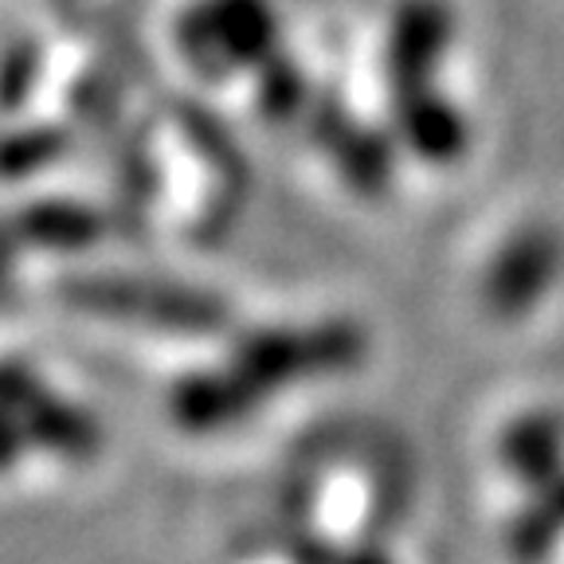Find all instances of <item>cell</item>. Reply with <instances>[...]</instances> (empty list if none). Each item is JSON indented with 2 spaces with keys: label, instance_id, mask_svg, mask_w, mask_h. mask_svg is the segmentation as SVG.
<instances>
[{
  "label": "cell",
  "instance_id": "12",
  "mask_svg": "<svg viewBox=\"0 0 564 564\" xmlns=\"http://www.w3.org/2000/svg\"><path fill=\"white\" fill-rule=\"evenodd\" d=\"M63 145H67V138L59 130H47V126L12 133V138L0 141V173H35V169H44L47 161L59 158Z\"/></svg>",
  "mask_w": 564,
  "mask_h": 564
},
{
  "label": "cell",
  "instance_id": "2",
  "mask_svg": "<svg viewBox=\"0 0 564 564\" xmlns=\"http://www.w3.org/2000/svg\"><path fill=\"white\" fill-rule=\"evenodd\" d=\"M455 44L447 0H397L384 32V83L397 138L427 165H455L470 145L467 118L443 90Z\"/></svg>",
  "mask_w": 564,
  "mask_h": 564
},
{
  "label": "cell",
  "instance_id": "6",
  "mask_svg": "<svg viewBox=\"0 0 564 564\" xmlns=\"http://www.w3.org/2000/svg\"><path fill=\"white\" fill-rule=\"evenodd\" d=\"M564 247L549 224H525L494 251L482 279V299L494 317H521L538 306L556 282Z\"/></svg>",
  "mask_w": 564,
  "mask_h": 564
},
{
  "label": "cell",
  "instance_id": "4",
  "mask_svg": "<svg viewBox=\"0 0 564 564\" xmlns=\"http://www.w3.org/2000/svg\"><path fill=\"white\" fill-rule=\"evenodd\" d=\"M67 299L90 314L118 317L130 326L161 334H220L228 326V306L216 294L181 286L165 279H133V274H83L70 279Z\"/></svg>",
  "mask_w": 564,
  "mask_h": 564
},
{
  "label": "cell",
  "instance_id": "5",
  "mask_svg": "<svg viewBox=\"0 0 564 564\" xmlns=\"http://www.w3.org/2000/svg\"><path fill=\"white\" fill-rule=\"evenodd\" d=\"M0 408H9L28 447L63 458H87L98 451V423L17 361H0Z\"/></svg>",
  "mask_w": 564,
  "mask_h": 564
},
{
  "label": "cell",
  "instance_id": "7",
  "mask_svg": "<svg viewBox=\"0 0 564 564\" xmlns=\"http://www.w3.org/2000/svg\"><path fill=\"white\" fill-rule=\"evenodd\" d=\"M310 122H314L317 145L334 158L337 173L349 181L352 193H361V196L384 193L388 181H392V169H397L392 138H388V133L357 122L349 110H341V106L329 102V98H322V102L310 98Z\"/></svg>",
  "mask_w": 564,
  "mask_h": 564
},
{
  "label": "cell",
  "instance_id": "10",
  "mask_svg": "<svg viewBox=\"0 0 564 564\" xmlns=\"http://www.w3.org/2000/svg\"><path fill=\"white\" fill-rule=\"evenodd\" d=\"M20 228L28 239L44 247H87L102 236L98 212L83 208L75 200H44L20 216Z\"/></svg>",
  "mask_w": 564,
  "mask_h": 564
},
{
  "label": "cell",
  "instance_id": "8",
  "mask_svg": "<svg viewBox=\"0 0 564 564\" xmlns=\"http://www.w3.org/2000/svg\"><path fill=\"white\" fill-rule=\"evenodd\" d=\"M498 458L518 486L525 490L545 486L564 470V415L538 408L510 420L498 440Z\"/></svg>",
  "mask_w": 564,
  "mask_h": 564
},
{
  "label": "cell",
  "instance_id": "9",
  "mask_svg": "<svg viewBox=\"0 0 564 564\" xmlns=\"http://www.w3.org/2000/svg\"><path fill=\"white\" fill-rule=\"evenodd\" d=\"M529 494L533 498L510 525V556L518 564H545L564 541V470Z\"/></svg>",
  "mask_w": 564,
  "mask_h": 564
},
{
  "label": "cell",
  "instance_id": "1",
  "mask_svg": "<svg viewBox=\"0 0 564 564\" xmlns=\"http://www.w3.org/2000/svg\"><path fill=\"white\" fill-rule=\"evenodd\" d=\"M361 357L365 334L352 322L263 326L239 337L224 365L193 369L176 380L169 392V415L193 435L228 432L286 388L345 372Z\"/></svg>",
  "mask_w": 564,
  "mask_h": 564
},
{
  "label": "cell",
  "instance_id": "11",
  "mask_svg": "<svg viewBox=\"0 0 564 564\" xmlns=\"http://www.w3.org/2000/svg\"><path fill=\"white\" fill-rule=\"evenodd\" d=\"M256 98L263 118L271 122H294L310 110V83L302 67L286 52H274L263 67L256 70Z\"/></svg>",
  "mask_w": 564,
  "mask_h": 564
},
{
  "label": "cell",
  "instance_id": "13",
  "mask_svg": "<svg viewBox=\"0 0 564 564\" xmlns=\"http://www.w3.org/2000/svg\"><path fill=\"white\" fill-rule=\"evenodd\" d=\"M40 47L32 40H17L0 52V110H20L40 79Z\"/></svg>",
  "mask_w": 564,
  "mask_h": 564
},
{
  "label": "cell",
  "instance_id": "3",
  "mask_svg": "<svg viewBox=\"0 0 564 564\" xmlns=\"http://www.w3.org/2000/svg\"><path fill=\"white\" fill-rule=\"evenodd\" d=\"M176 52L204 79L256 75L282 52V20L271 0H188L173 24Z\"/></svg>",
  "mask_w": 564,
  "mask_h": 564
},
{
  "label": "cell",
  "instance_id": "14",
  "mask_svg": "<svg viewBox=\"0 0 564 564\" xmlns=\"http://www.w3.org/2000/svg\"><path fill=\"white\" fill-rule=\"evenodd\" d=\"M334 564H397V561H392V556H388L384 549H377V545H365V549H352V553L337 556Z\"/></svg>",
  "mask_w": 564,
  "mask_h": 564
}]
</instances>
